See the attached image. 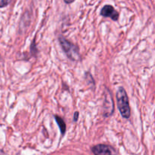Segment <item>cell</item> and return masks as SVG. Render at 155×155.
<instances>
[{"label":"cell","instance_id":"cell-5","mask_svg":"<svg viewBox=\"0 0 155 155\" xmlns=\"http://www.w3.org/2000/svg\"><path fill=\"white\" fill-rule=\"evenodd\" d=\"M54 118H55L56 122H57L59 128H60L61 133L62 135H64V134L65 131H66V124H65L64 121L63 120V119H62L61 117L57 116V115L54 116Z\"/></svg>","mask_w":155,"mask_h":155},{"label":"cell","instance_id":"cell-1","mask_svg":"<svg viewBox=\"0 0 155 155\" xmlns=\"http://www.w3.org/2000/svg\"><path fill=\"white\" fill-rule=\"evenodd\" d=\"M117 102V107L119 108L120 112L124 118H129L130 117V107L129 104V98L127 92L123 87H120L118 89L116 94Z\"/></svg>","mask_w":155,"mask_h":155},{"label":"cell","instance_id":"cell-3","mask_svg":"<svg viewBox=\"0 0 155 155\" xmlns=\"http://www.w3.org/2000/svg\"><path fill=\"white\" fill-rule=\"evenodd\" d=\"M92 151L95 155H116L117 152L114 148L110 145H97L92 148Z\"/></svg>","mask_w":155,"mask_h":155},{"label":"cell","instance_id":"cell-6","mask_svg":"<svg viewBox=\"0 0 155 155\" xmlns=\"http://www.w3.org/2000/svg\"><path fill=\"white\" fill-rule=\"evenodd\" d=\"M10 1H5V0H0V8H3L7 6L10 3Z\"/></svg>","mask_w":155,"mask_h":155},{"label":"cell","instance_id":"cell-7","mask_svg":"<svg viewBox=\"0 0 155 155\" xmlns=\"http://www.w3.org/2000/svg\"><path fill=\"white\" fill-rule=\"evenodd\" d=\"M79 117V112H75V114H74V121H77V118Z\"/></svg>","mask_w":155,"mask_h":155},{"label":"cell","instance_id":"cell-2","mask_svg":"<svg viewBox=\"0 0 155 155\" xmlns=\"http://www.w3.org/2000/svg\"><path fill=\"white\" fill-rule=\"evenodd\" d=\"M61 45L63 48L64 51L71 60L78 61L80 59V53L79 48L75 45L65 39L63 36H60L58 38Z\"/></svg>","mask_w":155,"mask_h":155},{"label":"cell","instance_id":"cell-4","mask_svg":"<svg viewBox=\"0 0 155 155\" xmlns=\"http://www.w3.org/2000/svg\"><path fill=\"white\" fill-rule=\"evenodd\" d=\"M101 15L104 18H110L113 21H117L119 18V13L114 9V8L110 5H106L102 8Z\"/></svg>","mask_w":155,"mask_h":155}]
</instances>
